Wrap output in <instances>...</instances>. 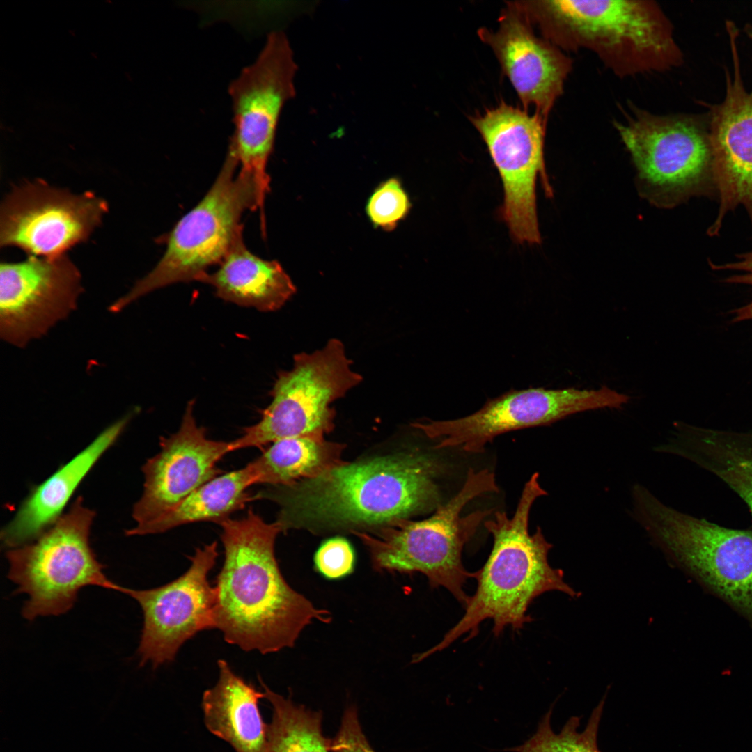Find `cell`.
<instances>
[{
    "instance_id": "cell-22",
    "label": "cell",
    "mask_w": 752,
    "mask_h": 752,
    "mask_svg": "<svg viewBox=\"0 0 752 752\" xmlns=\"http://www.w3.org/2000/svg\"><path fill=\"white\" fill-rule=\"evenodd\" d=\"M213 272L197 281L210 285L221 299L263 312L280 309L296 292V287L279 263L253 254L242 235Z\"/></svg>"
},
{
    "instance_id": "cell-23",
    "label": "cell",
    "mask_w": 752,
    "mask_h": 752,
    "mask_svg": "<svg viewBox=\"0 0 752 752\" xmlns=\"http://www.w3.org/2000/svg\"><path fill=\"white\" fill-rule=\"evenodd\" d=\"M217 664L219 679L202 698L207 728L236 752H267L268 724L258 707L264 693L246 682L225 660L219 659Z\"/></svg>"
},
{
    "instance_id": "cell-20",
    "label": "cell",
    "mask_w": 752,
    "mask_h": 752,
    "mask_svg": "<svg viewBox=\"0 0 752 752\" xmlns=\"http://www.w3.org/2000/svg\"><path fill=\"white\" fill-rule=\"evenodd\" d=\"M134 412L112 423L70 461L31 489L12 520L1 530V540L6 548L34 540L63 515L79 485L124 432Z\"/></svg>"
},
{
    "instance_id": "cell-8",
    "label": "cell",
    "mask_w": 752,
    "mask_h": 752,
    "mask_svg": "<svg viewBox=\"0 0 752 752\" xmlns=\"http://www.w3.org/2000/svg\"><path fill=\"white\" fill-rule=\"evenodd\" d=\"M95 512L77 498L69 510L34 540L8 549V577L15 593L28 595L22 613L28 620L69 611L79 592L90 586L124 594L111 581L90 544Z\"/></svg>"
},
{
    "instance_id": "cell-16",
    "label": "cell",
    "mask_w": 752,
    "mask_h": 752,
    "mask_svg": "<svg viewBox=\"0 0 752 752\" xmlns=\"http://www.w3.org/2000/svg\"><path fill=\"white\" fill-rule=\"evenodd\" d=\"M84 291L81 273L66 255L29 256L0 265V338L18 348L68 318Z\"/></svg>"
},
{
    "instance_id": "cell-28",
    "label": "cell",
    "mask_w": 752,
    "mask_h": 752,
    "mask_svg": "<svg viewBox=\"0 0 752 752\" xmlns=\"http://www.w3.org/2000/svg\"><path fill=\"white\" fill-rule=\"evenodd\" d=\"M411 207L409 196L396 178L381 183L370 196L366 212L375 227L385 230L394 229Z\"/></svg>"
},
{
    "instance_id": "cell-27",
    "label": "cell",
    "mask_w": 752,
    "mask_h": 752,
    "mask_svg": "<svg viewBox=\"0 0 752 752\" xmlns=\"http://www.w3.org/2000/svg\"><path fill=\"white\" fill-rule=\"evenodd\" d=\"M606 696L593 709L586 728L578 731L581 717L572 716L556 733L551 725L552 708L542 718L535 734L514 752H601L597 744L600 723Z\"/></svg>"
},
{
    "instance_id": "cell-7",
    "label": "cell",
    "mask_w": 752,
    "mask_h": 752,
    "mask_svg": "<svg viewBox=\"0 0 752 752\" xmlns=\"http://www.w3.org/2000/svg\"><path fill=\"white\" fill-rule=\"evenodd\" d=\"M238 166L237 158L228 150L210 189L169 233L165 251L157 265L114 301L109 312L118 313L159 288L197 281L211 266L219 264L242 235L244 212L258 210L254 184L246 173H236Z\"/></svg>"
},
{
    "instance_id": "cell-30",
    "label": "cell",
    "mask_w": 752,
    "mask_h": 752,
    "mask_svg": "<svg viewBox=\"0 0 752 752\" xmlns=\"http://www.w3.org/2000/svg\"><path fill=\"white\" fill-rule=\"evenodd\" d=\"M331 752H375L366 739L354 706L345 710L338 732L331 739Z\"/></svg>"
},
{
    "instance_id": "cell-21",
    "label": "cell",
    "mask_w": 752,
    "mask_h": 752,
    "mask_svg": "<svg viewBox=\"0 0 752 752\" xmlns=\"http://www.w3.org/2000/svg\"><path fill=\"white\" fill-rule=\"evenodd\" d=\"M662 450L718 477L742 499L752 516V432L678 423Z\"/></svg>"
},
{
    "instance_id": "cell-9",
    "label": "cell",
    "mask_w": 752,
    "mask_h": 752,
    "mask_svg": "<svg viewBox=\"0 0 752 752\" xmlns=\"http://www.w3.org/2000/svg\"><path fill=\"white\" fill-rule=\"evenodd\" d=\"M345 345L329 340L320 350L300 352L290 370L278 374L271 403L258 422L230 441L231 451L292 437L324 439L334 427L331 404L359 385L363 377L351 368Z\"/></svg>"
},
{
    "instance_id": "cell-14",
    "label": "cell",
    "mask_w": 752,
    "mask_h": 752,
    "mask_svg": "<svg viewBox=\"0 0 752 752\" xmlns=\"http://www.w3.org/2000/svg\"><path fill=\"white\" fill-rule=\"evenodd\" d=\"M108 211L107 201L91 191L73 194L43 180L16 187L0 209V246L29 256L66 254L88 239Z\"/></svg>"
},
{
    "instance_id": "cell-5",
    "label": "cell",
    "mask_w": 752,
    "mask_h": 752,
    "mask_svg": "<svg viewBox=\"0 0 752 752\" xmlns=\"http://www.w3.org/2000/svg\"><path fill=\"white\" fill-rule=\"evenodd\" d=\"M498 492L492 471L470 468L459 492L441 503L429 518L421 521L401 519L352 533L367 547L375 570L420 572L425 575L432 588H445L464 607L469 596L464 586L473 573L463 566L462 549L493 509L478 510L464 517L461 511L473 499Z\"/></svg>"
},
{
    "instance_id": "cell-12",
    "label": "cell",
    "mask_w": 752,
    "mask_h": 752,
    "mask_svg": "<svg viewBox=\"0 0 752 752\" xmlns=\"http://www.w3.org/2000/svg\"><path fill=\"white\" fill-rule=\"evenodd\" d=\"M485 143L503 188L501 215L520 244H540L536 181L540 177L547 196L553 194L544 159L547 121L501 102L470 118Z\"/></svg>"
},
{
    "instance_id": "cell-18",
    "label": "cell",
    "mask_w": 752,
    "mask_h": 752,
    "mask_svg": "<svg viewBox=\"0 0 752 752\" xmlns=\"http://www.w3.org/2000/svg\"><path fill=\"white\" fill-rule=\"evenodd\" d=\"M496 31L480 28V39L494 52L526 111L533 106L545 121L563 94L572 60L563 50L534 33L516 1L506 2Z\"/></svg>"
},
{
    "instance_id": "cell-19",
    "label": "cell",
    "mask_w": 752,
    "mask_h": 752,
    "mask_svg": "<svg viewBox=\"0 0 752 752\" xmlns=\"http://www.w3.org/2000/svg\"><path fill=\"white\" fill-rule=\"evenodd\" d=\"M733 77H728L724 100L714 110L708 135L712 178L719 195L718 215L709 228L717 234L728 212L744 206L752 212V89L742 84L736 44L732 41Z\"/></svg>"
},
{
    "instance_id": "cell-1",
    "label": "cell",
    "mask_w": 752,
    "mask_h": 752,
    "mask_svg": "<svg viewBox=\"0 0 752 752\" xmlns=\"http://www.w3.org/2000/svg\"><path fill=\"white\" fill-rule=\"evenodd\" d=\"M434 456L407 451L335 466L292 485L260 492L281 507L282 531H368L435 510L441 503Z\"/></svg>"
},
{
    "instance_id": "cell-17",
    "label": "cell",
    "mask_w": 752,
    "mask_h": 752,
    "mask_svg": "<svg viewBox=\"0 0 752 752\" xmlns=\"http://www.w3.org/2000/svg\"><path fill=\"white\" fill-rule=\"evenodd\" d=\"M194 401L188 402L178 430L162 437L160 450L142 467L143 491L134 506V528L127 535H139L147 526L217 476L219 461L231 452L230 442L207 437L194 415Z\"/></svg>"
},
{
    "instance_id": "cell-4",
    "label": "cell",
    "mask_w": 752,
    "mask_h": 752,
    "mask_svg": "<svg viewBox=\"0 0 752 752\" xmlns=\"http://www.w3.org/2000/svg\"><path fill=\"white\" fill-rule=\"evenodd\" d=\"M517 2L545 39L561 50L591 51L620 77L666 71L682 61L672 24L655 1Z\"/></svg>"
},
{
    "instance_id": "cell-15",
    "label": "cell",
    "mask_w": 752,
    "mask_h": 752,
    "mask_svg": "<svg viewBox=\"0 0 752 752\" xmlns=\"http://www.w3.org/2000/svg\"><path fill=\"white\" fill-rule=\"evenodd\" d=\"M219 554L213 542L196 549L189 569L176 579L145 590L125 588L140 605L143 623L137 650L141 665L172 661L198 632L215 629L217 593L208 580Z\"/></svg>"
},
{
    "instance_id": "cell-29",
    "label": "cell",
    "mask_w": 752,
    "mask_h": 752,
    "mask_svg": "<svg viewBox=\"0 0 752 752\" xmlns=\"http://www.w3.org/2000/svg\"><path fill=\"white\" fill-rule=\"evenodd\" d=\"M314 569L324 579L337 581L352 574L356 566V554L346 539L336 537L323 542L313 557Z\"/></svg>"
},
{
    "instance_id": "cell-3",
    "label": "cell",
    "mask_w": 752,
    "mask_h": 752,
    "mask_svg": "<svg viewBox=\"0 0 752 752\" xmlns=\"http://www.w3.org/2000/svg\"><path fill=\"white\" fill-rule=\"evenodd\" d=\"M539 474L533 473L525 483L516 510L512 517L505 512L496 511L494 518L484 522L493 536V547L483 566L473 573L477 588L464 606V613L448 631L441 641L428 650L414 656L419 662L430 655L448 648L461 636L465 641L478 633L480 624L493 620V632L499 636L506 627L522 629L532 620L527 611L533 601L544 593L558 590L572 597L578 594L564 581L563 572L553 568L548 562L552 545L547 541L542 529L528 532V520L533 503L547 492L540 485Z\"/></svg>"
},
{
    "instance_id": "cell-26",
    "label": "cell",
    "mask_w": 752,
    "mask_h": 752,
    "mask_svg": "<svg viewBox=\"0 0 752 752\" xmlns=\"http://www.w3.org/2000/svg\"><path fill=\"white\" fill-rule=\"evenodd\" d=\"M264 698L270 703L267 752H331V739L322 730V714L272 691L259 677Z\"/></svg>"
},
{
    "instance_id": "cell-10",
    "label": "cell",
    "mask_w": 752,
    "mask_h": 752,
    "mask_svg": "<svg viewBox=\"0 0 752 752\" xmlns=\"http://www.w3.org/2000/svg\"><path fill=\"white\" fill-rule=\"evenodd\" d=\"M614 126L634 163L639 194L652 204L673 207L712 177L709 136L691 118L630 107Z\"/></svg>"
},
{
    "instance_id": "cell-6",
    "label": "cell",
    "mask_w": 752,
    "mask_h": 752,
    "mask_svg": "<svg viewBox=\"0 0 752 752\" xmlns=\"http://www.w3.org/2000/svg\"><path fill=\"white\" fill-rule=\"evenodd\" d=\"M631 501L632 517L666 556L752 625V530L680 512L641 484Z\"/></svg>"
},
{
    "instance_id": "cell-25",
    "label": "cell",
    "mask_w": 752,
    "mask_h": 752,
    "mask_svg": "<svg viewBox=\"0 0 752 752\" xmlns=\"http://www.w3.org/2000/svg\"><path fill=\"white\" fill-rule=\"evenodd\" d=\"M344 446L311 437L283 439L249 464L256 484L292 485L315 478L343 462Z\"/></svg>"
},
{
    "instance_id": "cell-24",
    "label": "cell",
    "mask_w": 752,
    "mask_h": 752,
    "mask_svg": "<svg viewBox=\"0 0 752 752\" xmlns=\"http://www.w3.org/2000/svg\"><path fill=\"white\" fill-rule=\"evenodd\" d=\"M255 484V476L249 464L217 476L147 526L139 535L163 533L198 522L219 524L253 499L247 489Z\"/></svg>"
},
{
    "instance_id": "cell-13",
    "label": "cell",
    "mask_w": 752,
    "mask_h": 752,
    "mask_svg": "<svg viewBox=\"0 0 752 752\" xmlns=\"http://www.w3.org/2000/svg\"><path fill=\"white\" fill-rule=\"evenodd\" d=\"M629 400L628 395L606 386L597 390H511L487 400L467 416L418 422L413 426L428 438L439 440L436 449L457 447L467 453H480L488 443L503 433L550 425L587 410L620 408Z\"/></svg>"
},
{
    "instance_id": "cell-31",
    "label": "cell",
    "mask_w": 752,
    "mask_h": 752,
    "mask_svg": "<svg viewBox=\"0 0 752 752\" xmlns=\"http://www.w3.org/2000/svg\"><path fill=\"white\" fill-rule=\"evenodd\" d=\"M712 267L717 270L733 272L734 274L726 278L725 281L727 283L752 286V250L741 254L734 262L720 265L712 264ZM731 314L733 322L752 320V301L734 309Z\"/></svg>"
},
{
    "instance_id": "cell-2",
    "label": "cell",
    "mask_w": 752,
    "mask_h": 752,
    "mask_svg": "<svg viewBox=\"0 0 752 752\" xmlns=\"http://www.w3.org/2000/svg\"><path fill=\"white\" fill-rule=\"evenodd\" d=\"M223 566L217 577L215 629L224 640L262 654L293 647L315 621L328 623L330 613L316 608L283 577L274 544L282 531L252 510L221 522Z\"/></svg>"
},
{
    "instance_id": "cell-11",
    "label": "cell",
    "mask_w": 752,
    "mask_h": 752,
    "mask_svg": "<svg viewBox=\"0 0 752 752\" xmlns=\"http://www.w3.org/2000/svg\"><path fill=\"white\" fill-rule=\"evenodd\" d=\"M297 65L289 40L281 31L269 33L256 60L228 86L234 131L228 149L240 171L253 182L260 216L269 190L267 171L282 109L295 95Z\"/></svg>"
}]
</instances>
